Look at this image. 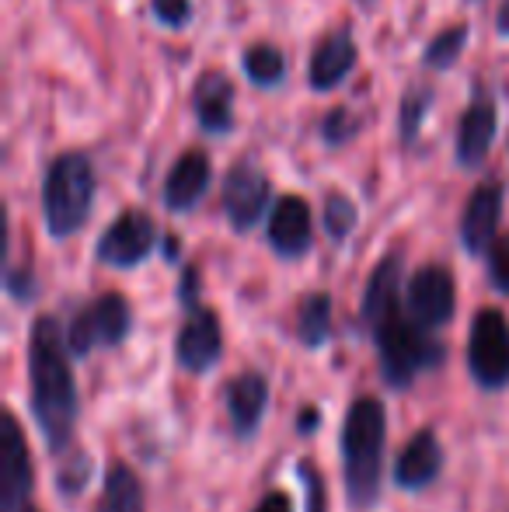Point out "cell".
<instances>
[{"label": "cell", "instance_id": "cell-1", "mask_svg": "<svg viewBox=\"0 0 509 512\" xmlns=\"http://www.w3.org/2000/svg\"><path fill=\"white\" fill-rule=\"evenodd\" d=\"M70 342L56 317L42 314L28 338V377H32V411L46 446L63 453L77 425V384L70 370Z\"/></svg>", "mask_w": 509, "mask_h": 512}, {"label": "cell", "instance_id": "cell-2", "mask_svg": "<svg viewBox=\"0 0 509 512\" xmlns=\"http://www.w3.org/2000/svg\"><path fill=\"white\" fill-rule=\"evenodd\" d=\"M384 436L387 415L377 398L353 401L342 425V464H346V492L356 509L374 506L384 478Z\"/></svg>", "mask_w": 509, "mask_h": 512}, {"label": "cell", "instance_id": "cell-3", "mask_svg": "<svg viewBox=\"0 0 509 512\" xmlns=\"http://www.w3.org/2000/svg\"><path fill=\"white\" fill-rule=\"evenodd\" d=\"M95 203V168L84 154H60L46 171L42 213L53 237H70L88 223Z\"/></svg>", "mask_w": 509, "mask_h": 512}, {"label": "cell", "instance_id": "cell-4", "mask_svg": "<svg viewBox=\"0 0 509 512\" xmlns=\"http://www.w3.org/2000/svg\"><path fill=\"white\" fill-rule=\"evenodd\" d=\"M374 338L381 349V373L391 387H408L422 370L443 359V345L429 338V331L415 324L405 307L391 310L384 321H377Z\"/></svg>", "mask_w": 509, "mask_h": 512}, {"label": "cell", "instance_id": "cell-5", "mask_svg": "<svg viewBox=\"0 0 509 512\" xmlns=\"http://www.w3.org/2000/svg\"><path fill=\"white\" fill-rule=\"evenodd\" d=\"M468 366L485 391H499L509 384V321L503 310H478L468 338Z\"/></svg>", "mask_w": 509, "mask_h": 512}, {"label": "cell", "instance_id": "cell-6", "mask_svg": "<svg viewBox=\"0 0 509 512\" xmlns=\"http://www.w3.org/2000/svg\"><path fill=\"white\" fill-rule=\"evenodd\" d=\"M133 328V310L123 293H105L91 307L77 310L74 324L67 331V342L74 356H91L102 345H119Z\"/></svg>", "mask_w": 509, "mask_h": 512}, {"label": "cell", "instance_id": "cell-7", "mask_svg": "<svg viewBox=\"0 0 509 512\" xmlns=\"http://www.w3.org/2000/svg\"><path fill=\"white\" fill-rule=\"evenodd\" d=\"M457 304V286L450 269L443 265H422L405 286V310L415 324H422L426 331H436L454 317Z\"/></svg>", "mask_w": 509, "mask_h": 512}, {"label": "cell", "instance_id": "cell-8", "mask_svg": "<svg viewBox=\"0 0 509 512\" xmlns=\"http://www.w3.org/2000/svg\"><path fill=\"white\" fill-rule=\"evenodd\" d=\"M32 492V457L18 418L4 411V446H0V512H25Z\"/></svg>", "mask_w": 509, "mask_h": 512}, {"label": "cell", "instance_id": "cell-9", "mask_svg": "<svg viewBox=\"0 0 509 512\" xmlns=\"http://www.w3.org/2000/svg\"><path fill=\"white\" fill-rule=\"evenodd\" d=\"M154 241H157L154 220H150L147 213H140V209H129V213L119 216L102 234V241H98V258H102L105 265H112V269H133V265H140L143 258L150 255Z\"/></svg>", "mask_w": 509, "mask_h": 512}, {"label": "cell", "instance_id": "cell-10", "mask_svg": "<svg viewBox=\"0 0 509 512\" xmlns=\"http://www.w3.org/2000/svg\"><path fill=\"white\" fill-rule=\"evenodd\" d=\"M269 206V178L255 164H234L224 182V213L234 230H252Z\"/></svg>", "mask_w": 509, "mask_h": 512}, {"label": "cell", "instance_id": "cell-11", "mask_svg": "<svg viewBox=\"0 0 509 512\" xmlns=\"http://www.w3.org/2000/svg\"><path fill=\"white\" fill-rule=\"evenodd\" d=\"M220 352H224V335H220L217 314L206 307H192L189 321L178 335V363L192 373H206L220 363Z\"/></svg>", "mask_w": 509, "mask_h": 512}, {"label": "cell", "instance_id": "cell-12", "mask_svg": "<svg viewBox=\"0 0 509 512\" xmlns=\"http://www.w3.org/2000/svg\"><path fill=\"white\" fill-rule=\"evenodd\" d=\"M499 216H503V185L485 182L471 192L468 206H464V220H461V241L471 255H482L492 248L499 230Z\"/></svg>", "mask_w": 509, "mask_h": 512}, {"label": "cell", "instance_id": "cell-13", "mask_svg": "<svg viewBox=\"0 0 509 512\" xmlns=\"http://www.w3.org/2000/svg\"><path fill=\"white\" fill-rule=\"evenodd\" d=\"M210 178H213V168L203 150L182 154L175 161V168L168 171V182H164V206H168L171 213H189V209H196V203L206 196V189H210Z\"/></svg>", "mask_w": 509, "mask_h": 512}, {"label": "cell", "instance_id": "cell-14", "mask_svg": "<svg viewBox=\"0 0 509 512\" xmlns=\"http://www.w3.org/2000/svg\"><path fill=\"white\" fill-rule=\"evenodd\" d=\"M192 108L206 133H231L234 129V84L220 70H206L192 88Z\"/></svg>", "mask_w": 509, "mask_h": 512}, {"label": "cell", "instance_id": "cell-15", "mask_svg": "<svg viewBox=\"0 0 509 512\" xmlns=\"http://www.w3.org/2000/svg\"><path fill=\"white\" fill-rule=\"evenodd\" d=\"M269 244L283 258H300L311 248V209L300 196H283L272 209Z\"/></svg>", "mask_w": 509, "mask_h": 512}, {"label": "cell", "instance_id": "cell-16", "mask_svg": "<svg viewBox=\"0 0 509 512\" xmlns=\"http://www.w3.org/2000/svg\"><path fill=\"white\" fill-rule=\"evenodd\" d=\"M443 471V450L440 439L429 429L415 432L412 443L398 453V464H394V481L401 488H426L440 478Z\"/></svg>", "mask_w": 509, "mask_h": 512}, {"label": "cell", "instance_id": "cell-17", "mask_svg": "<svg viewBox=\"0 0 509 512\" xmlns=\"http://www.w3.org/2000/svg\"><path fill=\"white\" fill-rule=\"evenodd\" d=\"M227 415H231V425L241 439L255 436L258 422L265 415V405H269V384H265L262 373H241L227 384Z\"/></svg>", "mask_w": 509, "mask_h": 512}, {"label": "cell", "instance_id": "cell-18", "mask_svg": "<svg viewBox=\"0 0 509 512\" xmlns=\"http://www.w3.org/2000/svg\"><path fill=\"white\" fill-rule=\"evenodd\" d=\"M356 67V42L349 32H332L318 42L311 56V88L314 91H332L349 77Z\"/></svg>", "mask_w": 509, "mask_h": 512}, {"label": "cell", "instance_id": "cell-19", "mask_svg": "<svg viewBox=\"0 0 509 512\" xmlns=\"http://www.w3.org/2000/svg\"><path fill=\"white\" fill-rule=\"evenodd\" d=\"M492 140H496V105L492 102H471L468 112L461 115L457 129V161L464 168H478L489 157Z\"/></svg>", "mask_w": 509, "mask_h": 512}, {"label": "cell", "instance_id": "cell-20", "mask_svg": "<svg viewBox=\"0 0 509 512\" xmlns=\"http://www.w3.org/2000/svg\"><path fill=\"white\" fill-rule=\"evenodd\" d=\"M398 307H401V258L387 255L374 269L367 290H363V321L374 328L377 321H384Z\"/></svg>", "mask_w": 509, "mask_h": 512}, {"label": "cell", "instance_id": "cell-21", "mask_svg": "<svg viewBox=\"0 0 509 512\" xmlns=\"http://www.w3.org/2000/svg\"><path fill=\"white\" fill-rule=\"evenodd\" d=\"M297 331H300V342L311 345V349L328 342V335H332V297H328V293H311V297H304L300 317H297Z\"/></svg>", "mask_w": 509, "mask_h": 512}, {"label": "cell", "instance_id": "cell-22", "mask_svg": "<svg viewBox=\"0 0 509 512\" xmlns=\"http://www.w3.org/2000/svg\"><path fill=\"white\" fill-rule=\"evenodd\" d=\"M245 74L252 77V84H258V88H272V84H279L286 74L283 53H279L276 46H269V42L252 46L245 53Z\"/></svg>", "mask_w": 509, "mask_h": 512}, {"label": "cell", "instance_id": "cell-23", "mask_svg": "<svg viewBox=\"0 0 509 512\" xmlns=\"http://www.w3.org/2000/svg\"><path fill=\"white\" fill-rule=\"evenodd\" d=\"M105 499L112 506H119L123 512H143V492L136 474L129 471L126 464H112L109 474H105Z\"/></svg>", "mask_w": 509, "mask_h": 512}, {"label": "cell", "instance_id": "cell-24", "mask_svg": "<svg viewBox=\"0 0 509 512\" xmlns=\"http://www.w3.org/2000/svg\"><path fill=\"white\" fill-rule=\"evenodd\" d=\"M468 46V25H454V28H443L433 42L426 46V63L433 70H447L457 63V56L464 53Z\"/></svg>", "mask_w": 509, "mask_h": 512}, {"label": "cell", "instance_id": "cell-25", "mask_svg": "<svg viewBox=\"0 0 509 512\" xmlns=\"http://www.w3.org/2000/svg\"><path fill=\"white\" fill-rule=\"evenodd\" d=\"M429 102H433V95H429L426 88H412L405 95V102H401V140L405 143H415V136H419L422 129V119H426L429 112Z\"/></svg>", "mask_w": 509, "mask_h": 512}, {"label": "cell", "instance_id": "cell-26", "mask_svg": "<svg viewBox=\"0 0 509 512\" xmlns=\"http://www.w3.org/2000/svg\"><path fill=\"white\" fill-rule=\"evenodd\" d=\"M356 133H360V122H356V115L349 112V108H332V112L325 115V122H321V136H325V143H332V147L349 143Z\"/></svg>", "mask_w": 509, "mask_h": 512}, {"label": "cell", "instance_id": "cell-27", "mask_svg": "<svg viewBox=\"0 0 509 512\" xmlns=\"http://www.w3.org/2000/svg\"><path fill=\"white\" fill-rule=\"evenodd\" d=\"M325 227L328 234L335 237V241H342V237H349V230L356 227V206L349 203L346 196H332L325 206Z\"/></svg>", "mask_w": 509, "mask_h": 512}, {"label": "cell", "instance_id": "cell-28", "mask_svg": "<svg viewBox=\"0 0 509 512\" xmlns=\"http://www.w3.org/2000/svg\"><path fill=\"white\" fill-rule=\"evenodd\" d=\"M489 279L499 293H509V234L496 237L489 248Z\"/></svg>", "mask_w": 509, "mask_h": 512}, {"label": "cell", "instance_id": "cell-29", "mask_svg": "<svg viewBox=\"0 0 509 512\" xmlns=\"http://www.w3.org/2000/svg\"><path fill=\"white\" fill-rule=\"evenodd\" d=\"M150 11L161 25L168 28H182L192 18V0H150Z\"/></svg>", "mask_w": 509, "mask_h": 512}, {"label": "cell", "instance_id": "cell-30", "mask_svg": "<svg viewBox=\"0 0 509 512\" xmlns=\"http://www.w3.org/2000/svg\"><path fill=\"white\" fill-rule=\"evenodd\" d=\"M88 474H91V460L88 457H74L60 467V488L67 495H77L84 485H88Z\"/></svg>", "mask_w": 509, "mask_h": 512}, {"label": "cell", "instance_id": "cell-31", "mask_svg": "<svg viewBox=\"0 0 509 512\" xmlns=\"http://www.w3.org/2000/svg\"><path fill=\"white\" fill-rule=\"evenodd\" d=\"M7 286H11V293L18 300H32V276H28V272H11Z\"/></svg>", "mask_w": 509, "mask_h": 512}, {"label": "cell", "instance_id": "cell-32", "mask_svg": "<svg viewBox=\"0 0 509 512\" xmlns=\"http://www.w3.org/2000/svg\"><path fill=\"white\" fill-rule=\"evenodd\" d=\"M255 512H290V499L283 492H269L262 502L255 506Z\"/></svg>", "mask_w": 509, "mask_h": 512}, {"label": "cell", "instance_id": "cell-33", "mask_svg": "<svg viewBox=\"0 0 509 512\" xmlns=\"http://www.w3.org/2000/svg\"><path fill=\"white\" fill-rule=\"evenodd\" d=\"M192 293H199V272L196 269H185V279H182V300L192 307Z\"/></svg>", "mask_w": 509, "mask_h": 512}, {"label": "cell", "instance_id": "cell-34", "mask_svg": "<svg viewBox=\"0 0 509 512\" xmlns=\"http://www.w3.org/2000/svg\"><path fill=\"white\" fill-rule=\"evenodd\" d=\"M496 28L503 35H509V0H503V7H499V14H496Z\"/></svg>", "mask_w": 509, "mask_h": 512}, {"label": "cell", "instance_id": "cell-35", "mask_svg": "<svg viewBox=\"0 0 509 512\" xmlns=\"http://www.w3.org/2000/svg\"><path fill=\"white\" fill-rule=\"evenodd\" d=\"M314 425H318V411H314V408H307L304 415H300V432L314 429Z\"/></svg>", "mask_w": 509, "mask_h": 512}, {"label": "cell", "instance_id": "cell-36", "mask_svg": "<svg viewBox=\"0 0 509 512\" xmlns=\"http://www.w3.org/2000/svg\"><path fill=\"white\" fill-rule=\"evenodd\" d=\"M175 251H178V241L168 237V241H164V258H175Z\"/></svg>", "mask_w": 509, "mask_h": 512}, {"label": "cell", "instance_id": "cell-37", "mask_svg": "<svg viewBox=\"0 0 509 512\" xmlns=\"http://www.w3.org/2000/svg\"><path fill=\"white\" fill-rule=\"evenodd\" d=\"M95 512H123V509H119V506H112V502L102 495V502H98V509H95Z\"/></svg>", "mask_w": 509, "mask_h": 512}, {"label": "cell", "instance_id": "cell-38", "mask_svg": "<svg viewBox=\"0 0 509 512\" xmlns=\"http://www.w3.org/2000/svg\"><path fill=\"white\" fill-rule=\"evenodd\" d=\"M25 512H39V509H32V506H28V509H25Z\"/></svg>", "mask_w": 509, "mask_h": 512}]
</instances>
